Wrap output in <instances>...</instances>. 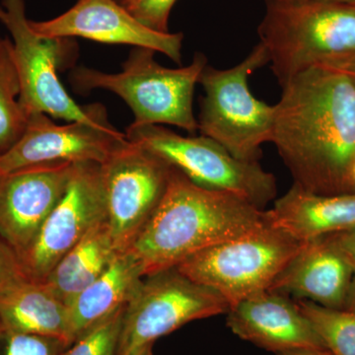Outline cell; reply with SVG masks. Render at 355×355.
Here are the masks:
<instances>
[{"mask_svg": "<svg viewBox=\"0 0 355 355\" xmlns=\"http://www.w3.org/2000/svg\"><path fill=\"white\" fill-rule=\"evenodd\" d=\"M272 142L294 183L319 195L352 193L355 163V80L316 67L282 86Z\"/></svg>", "mask_w": 355, "mask_h": 355, "instance_id": "obj_1", "label": "cell"}, {"mask_svg": "<svg viewBox=\"0 0 355 355\" xmlns=\"http://www.w3.org/2000/svg\"><path fill=\"white\" fill-rule=\"evenodd\" d=\"M268 222L266 210L234 193L198 186L171 166L164 197L127 251L147 277Z\"/></svg>", "mask_w": 355, "mask_h": 355, "instance_id": "obj_2", "label": "cell"}, {"mask_svg": "<svg viewBox=\"0 0 355 355\" xmlns=\"http://www.w3.org/2000/svg\"><path fill=\"white\" fill-rule=\"evenodd\" d=\"M258 34L282 87L311 67H334L355 57V3L266 1Z\"/></svg>", "mask_w": 355, "mask_h": 355, "instance_id": "obj_3", "label": "cell"}, {"mask_svg": "<svg viewBox=\"0 0 355 355\" xmlns=\"http://www.w3.org/2000/svg\"><path fill=\"white\" fill-rule=\"evenodd\" d=\"M155 53L133 48L118 73L76 67L70 73V83L80 94L104 89L121 97L135 116L132 127L175 125L195 135L198 125L193 93L207 58L196 53L191 64L169 69L156 62Z\"/></svg>", "mask_w": 355, "mask_h": 355, "instance_id": "obj_4", "label": "cell"}, {"mask_svg": "<svg viewBox=\"0 0 355 355\" xmlns=\"http://www.w3.org/2000/svg\"><path fill=\"white\" fill-rule=\"evenodd\" d=\"M268 64V53L259 43L240 64L227 69L207 64L198 79L205 94L198 132L240 160L259 161L261 146L272 142L275 106L257 99L249 87L250 76Z\"/></svg>", "mask_w": 355, "mask_h": 355, "instance_id": "obj_5", "label": "cell"}, {"mask_svg": "<svg viewBox=\"0 0 355 355\" xmlns=\"http://www.w3.org/2000/svg\"><path fill=\"white\" fill-rule=\"evenodd\" d=\"M302 245L268 222L247 234L202 250L176 268L220 294L230 308L268 291Z\"/></svg>", "mask_w": 355, "mask_h": 355, "instance_id": "obj_6", "label": "cell"}, {"mask_svg": "<svg viewBox=\"0 0 355 355\" xmlns=\"http://www.w3.org/2000/svg\"><path fill=\"white\" fill-rule=\"evenodd\" d=\"M125 135L202 188L234 193L263 210L277 197V180L259 161L240 160L205 135L183 137L164 125H130Z\"/></svg>", "mask_w": 355, "mask_h": 355, "instance_id": "obj_7", "label": "cell"}, {"mask_svg": "<svg viewBox=\"0 0 355 355\" xmlns=\"http://www.w3.org/2000/svg\"><path fill=\"white\" fill-rule=\"evenodd\" d=\"M0 22L12 38L20 81L19 103L27 119L41 113L67 121L92 120L99 103L79 106L58 76V70L69 64L73 50L70 39L48 38L33 31L24 0H1Z\"/></svg>", "mask_w": 355, "mask_h": 355, "instance_id": "obj_8", "label": "cell"}, {"mask_svg": "<svg viewBox=\"0 0 355 355\" xmlns=\"http://www.w3.org/2000/svg\"><path fill=\"white\" fill-rule=\"evenodd\" d=\"M228 310L220 294L177 268L147 275L125 307L118 355L132 354L184 324Z\"/></svg>", "mask_w": 355, "mask_h": 355, "instance_id": "obj_9", "label": "cell"}, {"mask_svg": "<svg viewBox=\"0 0 355 355\" xmlns=\"http://www.w3.org/2000/svg\"><path fill=\"white\" fill-rule=\"evenodd\" d=\"M100 166L110 232L127 251L164 197L171 166L130 140Z\"/></svg>", "mask_w": 355, "mask_h": 355, "instance_id": "obj_10", "label": "cell"}, {"mask_svg": "<svg viewBox=\"0 0 355 355\" xmlns=\"http://www.w3.org/2000/svg\"><path fill=\"white\" fill-rule=\"evenodd\" d=\"M128 141L110 123L103 105L90 121H69L60 125L46 114L28 116L18 141L0 155V176L34 166L49 164H103Z\"/></svg>", "mask_w": 355, "mask_h": 355, "instance_id": "obj_11", "label": "cell"}, {"mask_svg": "<svg viewBox=\"0 0 355 355\" xmlns=\"http://www.w3.org/2000/svg\"><path fill=\"white\" fill-rule=\"evenodd\" d=\"M101 164L77 163L64 196L20 257L28 279L41 282L70 249L107 219Z\"/></svg>", "mask_w": 355, "mask_h": 355, "instance_id": "obj_12", "label": "cell"}, {"mask_svg": "<svg viewBox=\"0 0 355 355\" xmlns=\"http://www.w3.org/2000/svg\"><path fill=\"white\" fill-rule=\"evenodd\" d=\"M33 31L48 38H83L99 43L128 44L165 55L180 64L182 33H161L139 22L116 0H78L71 8L48 21H30Z\"/></svg>", "mask_w": 355, "mask_h": 355, "instance_id": "obj_13", "label": "cell"}, {"mask_svg": "<svg viewBox=\"0 0 355 355\" xmlns=\"http://www.w3.org/2000/svg\"><path fill=\"white\" fill-rule=\"evenodd\" d=\"M73 165L34 166L0 176V238L19 259L64 196Z\"/></svg>", "mask_w": 355, "mask_h": 355, "instance_id": "obj_14", "label": "cell"}, {"mask_svg": "<svg viewBox=\"0 0 355 355\" xmlns=\"http://www.w3.org/2000/svg\"><path fill=\"white\" fill-rule=\"evenodd\" d=\"M234 335L273 354L289 350L327 349L309 320L288 295L266 291L229 308Z\"/></svg>", "mask_w": 355, "mask_h": 355, "instance_id": "obj_15", "label": "cell"}, {"mask_svg": "<svg viewBox=\"0 0 355 355\" xmlns=\"http://www.w3.org/2000/svg\"><path fill=\"white\" fill-rule=\"evenodd\" d=\"M354 272V266L326 236L303 243L268 291L343 309Z\"/></svg>", "mask_w": 355, "mask_h": 355, "instance_id": "obj_16", "label": "cell"}, {"mask_svg": "<svg viewBox=\"0 0 355 355\" xmlns=\"http://www.w3.org/2000/svg\"><path fill=\"white\" fill-rule=\"evenodd\" d=\"M266 214L294 239L311 241L355 227V191L319 195L293 184Z\"/></svg>", "mask_w": 355, "mask_h": 355, "instance_id": "obj_17", "label": "cell"}, {"mask_svg": "<svg viewBox=\"0 0 355 355\" xmlns=\"http://www.w3.org/2000/svg\"><path fill=\"white\" fill-rule=\"evenodd\" d=\"M144 277L135 256L119 252L107 270L67 305L70 342L127 307Z\"/></svg>", "mask_w": 355, "mask_h": 355, "instance_id": "obj_18", "label": "cell"}, {"mask_svg": "<svg viewBox=\"0 0 355 355\" xmlns=\"http://www.w3.org/2000/svg\"><path fill=\"white\" fill-rule=\"evenodd\" d=\"M0 324L10 330L70 342L67 305L44 282L27 280L0 295Z\"/></svg>", "mask_w": 355, "mask_h": 355, "instance_id": "obj_19", "label": "cell"}, {"mask_svg": "<svg viewBox=\"0 0 355 355\" xmlns=\"http://www.w3.org/2000/svg\"><path fill=\"white\" fill-rule=\"evenodd\" d=\"M118 253L105 219L70 249L41 282L69 305L107 270Z\"/></svg>", "mask_w": 355, "mask_h": 355, "instance_id": "obj_20", "label": "cell"}, {"mask_svg": "<svg viewBox=\"0 0 355 355\" xmlns=\"http://www.w3.org/2000/svg\"><path fill=\"white\" fill-rule=\"evenodd\" d=\"M20 81L12 42L0 39V155L20 139L27 116L19 103Z\"/></svg>", "mask_w": 355, "mask_h": 355, "instance_id": "obj_21", "label": "cell"}, {"mask_svg": "<svg viewBox=\"0 0 355 355\" xmlns=\"http://www.w3.org/2000/svg\"><path fill=\"white\" fill-rule=\"evenodd\" d=\"M333 355H355V312L324 307L308 300L296 301Z\"/></svg>", "mask_w": 355, "mask_h": 355, "instance_id": "obj_22", "label": "cell"}, {"mask_svg": "<svg viewBox=\"0 0 355 355\" xmlns=\"http://www.w3.org/2000/svg\"><path fill=\"white\" fill-rule=\"evenodd\" d=\"M125 307L77 338L62 355H118Z\"/></svg>", "mask_w": 355, "mask_h": 355, "instance_id": "obj_23", "label": "cell"}, {"mask_svg": "<svg viewBox=\"0 0 355 355\" xmlns=\"http://www.w3.org/2000/svg\"><path fill=\"white\" fill-rule=\"evenodd\" d=\"M67 347L58 338L13 331L0 324V355H62Z\"/></svg>", "mask_w": 355, "mask_h": 355, "instance_id": "obj_24", "label": "cell"}, {"mask_svg": "<svg viewBox=\"0 0 355 355\" xmlns=\"http://www.w3.org/2000/svg\"><path fill=\"white\" fill-rule=\"evenodd\" d=\"M177 0H123L121 6L154 31L167 33L170 12Z\"/></svg>", "mask_w": 355, "mask_h": 355, "instance_id": "obj_25", "label": "cell"}, {"mask_svg": "<svg viewBox=\"0 0 355 355\" xmlns=\"http://www.w3.org/2000/svg\"><path fill=\"white\" fill-rule=\"evenodd\" d=\"M27 280L19 257L0 238V295Z\"/></svg>", "mask_w": 355, "mask_h": 355, "instance_id": "obj_26", "label": "cell"}, {"mask_svg": "<svg viewBox=\"0 0 355 355\" xmlns=\"http://www.w3.org/2000/svg\"><path fill=\"white\" fill-rule=\"evenodd\" d=\"M331 241L354 266L355 270V227L330 235Z\"/></svg>", "mask_w": 355, "mask_h": 355, "instance_id": "obj_27", "label": "cell"}, {"mask_svg": "<svg viewBox=\"0 0 355 355\" xmlns=\"http://www.w3.org/2000/svg\"><path fill=\"white\" fill-rule=\"evenodd\" d=\"M273 355H333L328 349H303L289 350V352H280Z\"/></svg>", "mask_w": 355, "mask_h": 355, "instance_id": "obj_28", "label": "cell"}, {"mask_svg": "<svg viewBox=\"0 0 355 355\" xmlns=\"http://www.w3.org/2000/svg\"><path fill=\"white\" fill-rule=\"evenodd\" d=\"M343 309L354 311L355 312V272L354 279L350 284L349 293H347V300H345V308Z\"/></svg>", "mask_w": 355, "mask_h": 355, "instance_id": "obj_29", "label": "cell"}, {"mask_svg": "<svg viewBox=\"0 0 355 355\" xmlns=\"http://www.w3.org/2000/svg\"><path fill=\"white\" fill-rule=\"evenodd\" d=\"M333 69L343 70V71L347 72L350 76L355 80V57L350 58L347 62H343L342 64L336 65Z\"/></svg>", "mask_w": 355, "mask_h": 355, "instance_id": "obj_30", "label": "cell"}, {"mask_svg": "<svg viewBox=\"0 0 355 355\" xmlns=\"http://www.w3.org/2000/svg\"><path fill=\"white\" fill-rule=\"evenodd\" d=\"M153 345H146V347H142V349L133 352V354L130 355H153Z\"/></svg>", "mask_w": 355, "mask_h": 355, "instance_id": "obj_31", "label": "cell"}, {"mask_svg": "<svg viewBox=\"0 0 355 355\" xmlns=\"http://www.w3.org/2000/svg\"><path fill=\"white\" fill-rule=\"evenodd\" d=\"M350 190H352V191H355V163L354 169H352V180H350Z\"/></svg>", "mask_w": 355, "mask_h": 355, "instance_id": "obj_32", "label": "cell"}, {"mask_svg": "<svg viewBox=\"0 0 355 355\" xmlns=\"http://www.w3.org/2000/svg\"><path fill=\"white\" fill-rule=\"evenodd\" d=\"M266 1H282V0H266ZM331 1L347 2V3H355V0H331Z\"/></svg>", "mask_w": 355, "mask_h": 355, "instance_id": "obj_33", "label": "cell"}, {"mask_svg": "<svg viewBox=\"0 0 355 355\" xmlns=\"http://www.w3.org/2000/svg\"><path fill=\"white\" fill-rule=\"evenodd\" d=\"M116 1L120 2L121 3V2L123 1V0H116Z\"/></svg>", "mask_w": 355, "mask_h": 355, "instance_id": "obj_34", "label": "cell"}]
</instances>
